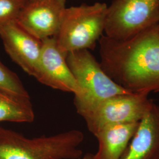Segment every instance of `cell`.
I'll return each instance as SVG.
<instances>
[{"instance_id":"cell-3","label":"cell","mask_w":159,"mask_h":159,"mask_svg":"<svg viewBox=\"0 0 159 159\" xmlns=\"http://www.w3.org/2000/svg\"><path fill=\"white\" fill-rule=\"evenodd\" d=\"M107 6L97 2L66 8L59 30L54 37L58 48L66 54L94 49L104 33Z\"/></svg>"},{"instance_id":"cell-6","label":"cell","mask_w":159,"mask_h":159,"mask_svg":"<svg viewBox=\"0 0 159 159\" xmlns=\"http://www.w3.org/2000/svg\"><path fill=\"white\" fill-rule=\"evenodd\" d=\"M148 95L129 93L104 99L83 111L88 130L94 135L108 125L139 122L152 106Z\"/></svg>"},{"instance_id":"cell-17","label":"cell","mask_w":159,"mask_h":159,"mask_svg":"<svg viewBox=\"0 0 159 159\" xmlns=\"http://www.w3.org/2000/svg\"></svg>"},{"instance_id":"cell-1","label":"cell","mask_w":159,"mask_h":159,"mask_svg":"<svg viewBox=\"0 0 159 159\" xmlns=\"http://www.w3.org/2000/svg\"><path fill=\"white\" fill-rule=\"evenodd\" d=\"M100 64L118 85L133 93H159V24L130 39L98 40Z\"/></svg>"},{"instance_id":"cell-4","label":"cell","mask_w":159,"mask_h":159,"mask_svg":"<svg viewBox=\"0 0 159 159\" xmlns=\"http://www.w3.org/2000/svg\"><path fill=\"white\" fill-rule=\"evenodd\" d=\"M66 60L81 91L80 96L74 97L79 114L104 99L131 93L111 79L89 50L69 52Z\"/></svg>"},{"instance_id":"cell-14","label":"cell","mask_w":159,"mask_h":159,"mask_svg":"<svg viewBox=\"0 0 159 159\" xmlns=\"http://www.w3.org/2000/svg\"><path fill=\"white\" fill-rule=\"evenodd\" d=\"M29 0H0V25L17 21Z\"/></svg>"},{"instance_id":"cell-13","label":"cell","mask_w":159,"mask_h":159,"mask_svg":"<svg viewBox=\"0 0 159 159\" xmlns=\"http://www.w3.org/2000/svg\"><path fill=\"white\" fill-rule=\"evenodd\" d=\"M0 91L15 98L31 100L28 91L17 74L0 61Z\"/></svg>"},{"instance_id":"cell-2","label":"cell","mask_w":159,"mask_h":159,"mask_svg":"<svg viewBox=\"0 0 159 159\" xmlns=\"http://www.w3.org/2000/svg\"><path fill=\"white\" fill-rule=\"evenodd\" d=\"M84 139L76 129L30 139L0 127V159H79Z\"/></svg>"},{"instance_id":"cell-15","label":"cell","mask_w":159,"mask_h":159,"mask_svg":"<svg viewBox=\"0 0 159 159\" xmlns=\"http://www.w3.org/2000/svg\"><path fill=\"white\" fill-rule=\"evenodd\" d=\"M79 159H93V154L91 153L85 154Z\"/></svg>"},{"instance_id":"cell-9","label":"cell","mask_w":159,"mask_h":159,"mask_svg":"<svg viewBox=\"0 0 159 159\" xmlns=\"http://www.w3.org/2000/svg\"><path fill=\"white\" fill-rule=\"evenodd\" d=\"M66 0L29 1L20 12L17 22L35 37L42 40L54 37L59 30Z\"/></svg>"},{"instance_id":"cell-8","label":"cell","mask_w":159,"mask_h":159,"mask_svg":"<svg viewBox=\"0 0 159 159\" xmlns=\"http://www.w3.org/2000/svg\"><path fill=\"white\" fill-rule=\"evenodd\" d=\"M0 38L6 52L27 74L35 77L42 48V41L13 21L0 25Z\"/></svg>"},{"instance_id":"cell-12","label":"cell","mask_w":159,"mask_h":159,"mask_svg":"<svg viewBox=\"0 0 159 159\" xmlns=\"http://www.w3.org/2000/svg\"><path fill=\"white\" fill-rule=\"evenodd\" d=\"M35 118L31 100H22L0 91V122L31 123Z\"/></svg>"},{"instance_id":"cell-5","label":"cell","mask_w":159,"mask_h":159,"mask_svg":"<svg viewBox=\"0 0 159 159\" xmlns=\"http://www.w3.org/2000/svg\"><path fill=\"white\" fill-rule=\"evenodd\" d=\"M159 24V0H113L107 6L104 35L130 39Z\"/></svg>"},{"instance_id":"cell-11","label":"cell","mask_w":159,"mask_h":159,"mask_svg":"<svg viewBox=\"0 0 159 159\" xmlns=\"http://www.w3.org/2000/svg\"><path fill=\"white\" fill-rule=\"evenodd\" d=\"M139 122L106 126L94 136L98 143L93 159H121L134 136Z\"/></svg>"},{"instance_id":"cell-16","label":"cell","mask_w":159,"mask_h":159,"mask_svg":"<svg viewBox=\"0 0 159 159\" xmlns=\"http://www.w3.org/2000/svg\"><path fill=\"white\" fill-rule=\"evenodd\" d=\"M29 1H37V0H29Z\"/></svg>"},{"instance_id":"cell-10","label":"cell","mask_w":159,"mask_h":159,"mask_svg":"<svg viewBox=\"0 0 159 159\" xmlns=\"http://www.w3.org/2000/svg\"><path fill=\"white\" fill-rule=\"evenodd\" d=\"M121 159H159V105L153 102L139 121Z\"/></svg>"},{"instance_id":"cell-7","label":"cell","mask_w":159,"mask_h":159,"mask_svg":"<svg viewBox=\"0 0 159 159\" xmlns=\"http://www.w3.org/2000/svg\"><path fill=\"white\" fill-rule=\"evenodd\" d=\"M41 41L40 61L34 78L53 89L72 93L74 97L80 96L81 89L67 63V54L58 48L54 37Z\"/></svg>"}]
</instances>
